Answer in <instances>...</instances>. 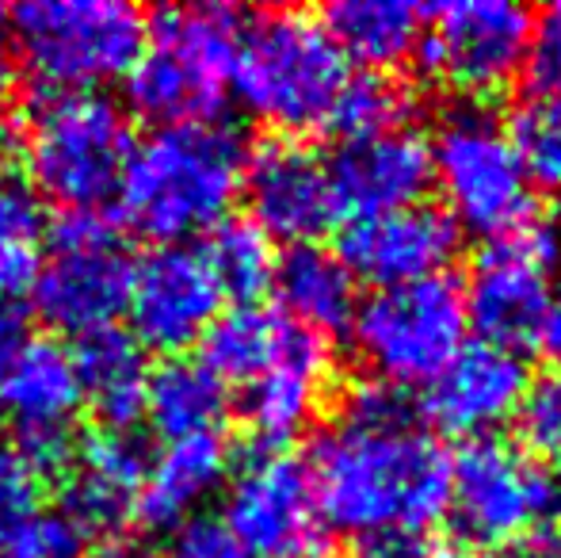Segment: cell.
<instances>
[{"mask_svg": "<svg viewBox=\"0 0 561 558\" xmlns=\"http://www.w3.org/2000/svg\"><path fill=\"white\" fill-rule=\"evenodd\" d=\"M432 558H489V555L473 551V547H466V544H444V547H436V551H432Z\"/></svg>", "mask_w": 561, "mask_h": 558, "instance_id": "45", "label": "cell"}, {"mask_svg": "<svg viewBox=\"0 0 561 558\" xmlns=\"http://www.w3.org/2000/svg\"><path fill=\"white\" fill-rule=\"evenodd\" d=\"M46 230V203L23 172L0 169V253L4 249H38Z\"/></svg>", "mask_w": 561, "mask_h": 558, "instance_id": "33", "label": "cell"}, {"mask_svg": "<svg viewBox=\"0 0 561 558\" xmlns=\"http://www.w3.org/2000/svg\"><path fill=\"white\" fill-rule=\"evenodd\" d=\"M69 352L81 375L84 402L96 410L100 429L134 432V424L146 418V349L126 329L107 326L77 337Z\"/></svg>", "mask_w": 561, "mask_h": 558, "instance_id": "25", "label": "cell"}, {"mask_svg": "<svg viewBox=\"0 0 561 558\" xmlns=\"http://www.w3.org/2000/svg\"><path fill=\"white\" fill-rule=\"evenodd\" d=\"M226 96L222 77L157 43H146L138 66L126 73V104L153 127L218 123V115L226 112Z\"/></svg>", "mask_w": 561, "mask_h": 558, "instance_id": "22", "label": "cell"}, {"mask_svg": "<svg viewBox=\"0 0 561 558\" xmlns=\"http://www.w3.org/2000/svg\"><path fill=\"white\" fill-rule=\"evenodd\" d=\"M504 551H508V558H561V528L542 524V528L527 532L524 539H516Z\"/></svg>", "mask_w": 561, "mask_h": 558, "instance_id": "42", "label": "cell"}, {"mask_svg": "<svg viewBox=\"0 0 561 558\" xmlns=\"http://www.w3.org/2000/svg\"><path fill=\"white\" fill-rule=\"evenodd\" d=\"M504 130L531 187H561V96H527Z\"/></svg>", "mask_w": 561, "mask_h": 558, "instance_id": "31", "label": "cell"}, {"mask_svg": "<svg viewBox=\"0 0 561 558\" xmlns=\"http://www.w3.org/2000/svg\"><path fill=\"white\" fill-rule=\"evenodd\" d=\"M333 379V344L329 337L287 321L275 360L264 375L244 387L241 418L249 424L252 447H283L302 436L321 413Z\"/></svg>", "mask_w": 561, "mask_h": 558, "instance_id": "17", "label": "cell"}, {"mask_svg": "<svg viewBox=\"0 0 561 558\" xmlns=\"http://www.w3.org/2000/svg\"><path fill=\"white\" fill-rule=\"evenodd\" d=\"M84 406L73 352L54 337H31L0 379V421L8 436L69 432Z\"/></svg>", "mask_w": 561, "mask_h": 558, "instance_id": "21", "label": "cell"}, {"mask_svg": "<svg viewBox=\"0 0 561 558\" xmlns=\"http://www.w3.org/2000/svg\"><path fill=\"white\" fill-rule=\"evenodd\" d=\"M169 558H252L222 524V516L195 513L172 532Z\"/></svg>", "mask_w": 561, "mask_h": 558, "instance_id": "37", "label": "cell"}, {"mask_svg": "<svg viewBox=\"0 0 561 558\" xmlns=\"http://www.w3.org/2000/svg\"><path fill=\"white\" fill-rule=\"evenodd\" d=\"M283 318L279 310H267V306H229L215 318V326L203 333V364L210 367L215 379H222L226 387H249L256 375L267 372V364L275 360L283 341Z\"/></svg>", "mask_w": 561, "mask_h": 558, "instance_id": "27", "label": "cell"}, {"mask_svg": "<svg viewBox=\"0 0 561 558\" xmlns=\"http://www.w3.org/2000/svg\"><path fill=\"white\" fill-rule=\"evenodd\" d=\"M38 493H43V482L31 475L8 432L0 429V539L31 513H38Z\"/></svg>", "mask_w": 561, "mask_h": 558, "instance_id": "36", "label": "cell"}, {"mask_svg": "<svg viewBox=\"0 0 561 558\" xmlns=\"http://www.w3.org/2000/svg\"><path fill=\"white\" fill-rule=\"evenodd\" d=\"M229 410V387L210 375L203 360L192 356H164L149 367L146 379V421L157 436L184 440L199 432H218Z\"/></svg>", "mask_w": 561, "mask_h": 558, "instance_id": "26", "label": "cell"}, {"mask_svg": "<svg viewBox=\"0 0 561 558\" xmlns=\"http://www.w3.org/2000/svg\"><path fill=\"white\" fill-rule=\"evenodd\" d=\"M249 15L233 4H192V8H161L149 23V43L192 58L207 73L229 84L237 61V46L244 35Z\"/></svg>", "mask_w": 561, "mask_h": 558, "instance_id": "29", "label": "cell"}, {"mask_svg": "<svg viewBox=\"0 0 561 558\" xmlns=\"http://www.w3.org/2000/svg\"><path fill=\"white\" fill-rule=\"evenodd\" d=\"M149 447L134 432L96 429L81 440L69 475L61 478V509L58 513L89 536H115L123 524L134 521V501L146 482Z\"/></svg>", "mask_w": 561, "mask_h": 558, "instance_id": "19", "label": "cell"}, {"mask_svg": "<svg viewBox=\"0 0 561 558\" xmlns=\"http://www.w3.org/2000/svg\"><path fill=\"white\" fill-rule=\"evenodd\" d=\"M134 261L123 246L96 249H50L31 283L35 314L66 337H84L107 329L126 314Z\"/></svg>", "mask_w": 561, "mask_h": 558, "instance_id": "18", "label": "cell"}, {"mask_svg": "<svg viewBox=\"0 0 561 558\" xmlns=\"http://www.w3.org/2000/svg\"><path fill=\"white\" fill-rule=\"evenodd\" d=\"M8 20L20 66L50 92L126 81L149 43V20L123 0H27Z\"/></svg>", "mask_w": 561, "mask_h": 558, "instance_id": "5", "label": "cell"}, {"mask_svg": "<svg viewBox=\"0 0 561 558\" xmlns=\"http://www.w3.org/2000/svg\"><path fill=\"white\" fill-rule=\"evenodd\" d=\"M134 123L107 92H46L23 138L27 184L61 210H100L118 195Z\"/></svg>", "mask_w": 561, "mask_h": 558, "instance_id": "4", "label": "cell"}, {"mask_svg": "<svg viewBox=\"0 0 561 558\" xmlns=\"http://www.w3.org/2000/svg\"><path fill=\"white\" fill-rule=\"evenodd\" d=\"M561 261V226L539 215L519 230L485 241L462 283L466 326L473 341L524 356L539 341L542 314H547L550 291Z\"/></svg>", "mask_w": 561, "mask_h": 558, "instance_id": "9", "label": "cell"}, {"mask_svg": "<svg viewBox=\"0 0 561 558\" xmlns=\"http://www.w3.org/2000/svg\"><path fill=\"white\" fill-rule=\"evenodd\" d=\"M554 482H558V513H561V470H558V478H554Z\"/></svg>", "mask_w": 561, "mask_h": 558, "instance_id": "47", "label": "cell"}, {"mask_svg": "<svg viewBox=\"0 0 561 558\" xmlns=\"http://www.w3.org/2000/svg\"><path fill=\"white\" fill-rule=\"evenodd\" d=\"M20 92V58H15L12 43L0 38V112L15 100Z\"/></svg>", "mask_w": 561, "mask_h": 558, "instance_id": "43", "label": "cell"}, {"mask_svg": "<svg viewBox=\"0 0 561 558\" xmlns=\"http://www.w3.org/2000/svg\"><path fill=\"white\" fill-rule=\"evenodd\" d=\"M27 341L31 337H27V326H23L20 314L0 306V379L8 375V367L15 364V356H20Z\"/></svg>", "mask_w": 561, "mask_h": 558, "instance_id": "41", "label": "cell"}, {"mask_svg": "<svg viewBox=\"0 0 561 558\" xmlns=\"http://www.w3.org/2000/svg\"><path fill=\"white\" fill-rule=\"evenodd\" d=\"M535 349L550 360V364L561 372V283L550 291V303H547V314H542V326H539V341Z\"/></svg>", "mask_w": 561, "mask_h": 558, "instance_id": "40", "label": "cell"}, {"mask_svg": "<svg viewBox=\"0 0 561 558\" xmlns=\"http://www.w3.org/2000/svg\"><path fill=\"white\" fill-rule=\"evenodd\" d=\"M222 524L252 558H336L310 467L287 447H252L229 470Z\"/></svg>", "mask_w": 561, "mask_h": 558, "instance_id": "10", "label": "cell"}, {"mask_svg": "<svg viewBox=\"0 0 561 558\" xmlns=\"http://www.w3.org/2000/svg\"><path fill=\"white\" fill-rule=\"evenodd\" d=\"M226 298L195 246H153L134 261L130 276V337L141 349L164 356H184V349L203 341Z\"/></svg>", "mask_w": 561, "mask_h": 558, "instance_id": "12", "label": "cell"}, {"mask_svg": "<svg viewBox=\"0 0 561 558\" xmlns=\"http://www.w3.org/2000/svg\"><path fill=\"white\" fill-rule=\"evenodd\" d=\"M0 20H8V8L4 4H0Z\"/></svg>", "mask_w": 561, "mask_h": 558, "instance_id": "48", "label": "cell"}, {"mask_svg": "<svg viewBox=\"0 0 561 558\" xmlns=\"http://www.w3.org/2000/svg\"><path fill=\"white\" fill-rule=\"evenodd\" d=\"M416 112V96L386 73H352L340 89L325 130H333L340 141L375 138L386 130L409 127Z\"/></svg>", "mask_w": 561, "mask_h": 558, "instance_id": "30", "label": "cell"}, {"mask_svg": "<svg viewBox=\"0 0 561 558\" xmlns=\"http://www.w3.org/2000/svg\"><path fill=\"white\" fill-rule=\"evenodd\" d=\"M458 249H462V230L455 218L444 207L416 203L390 215L344 223L336 257L355 283L363 280L375 291H386L450 272Z\"/></svg>", "mask_w": 561, "mask_h": 558, "instance_id": "14", "label": "cell"}, {"mask_svg": "<svg viewBox=\"0 0 561 558\" xmlns=\"http://www.w3.org/2000/svg\"><path fill=\"white\" fill-rule=\"evenodd\" d=\"M0 558H4V547H0Z\"/></svg>", "mask_w": 561, "mask_h": 558, "instance_id": "49", "label": "cell"}, {"mask_svg": "<svg viewBox=\"0 0 561 558\" xmlns=\"http://www.w3.org/2000/svg\"><path fill=\"white\" fill-rule=\"evenodd\" d=\"M84 558H157V555H149V551H141V547H130V544H100L92 555H84Z\"/></svg>", "mask_w": 561, "mask_h": 558, "instance_id": "44", "label": "cell"}, {"mask_svg": "<svg viewBox=\"0 0 561 558\" xmlns=\"http://www.w3.org/2000/svg\"><path fill=\"white\" fill-rule=\"evenodd\" d=\"M229 470H233V452L222 432L169 440L149 459L146 482L134 501V524L146 532H176L226 482Z\"/></svg>", "mask_w": 561, "mask_h": 558, "instance_id": "20", "label": "cell"}, {"mask_svg": "<svg viewBox=\"0 0 561 558\" xmlns=\"http://www.w3.org/2000/svg\"><path fill=\"white\" fill-rule=\"evenodd\" d=\"M352 69L310 12H260L244 20L229 89L233 100L279 138L325 130Z\"/></svg>", "mask_w": 561, "mask_h": 558, "instance_id": "3", "label": "cell"}, {"mask_svg": "<svg viewBox=\"0 0 561 558\" xmlns=\"http://www.w3.org/2000/svg\"><path fill=\"white\" fill-rule=\"evenodd\" d=\"M558 513V482L539 459L504 436L466 440L450 455V509L473 551H496L542 528Z\"/></svg>", "mask_w": 561, "mask_h": 558, "instance_id": "8", "label": "cell"}, {"mask_svg": "<svg viewBox=\"0 0 561 558\" xmlns=\"http://www.w3.org/2000/svg\"><path fill=\"white\" fill-rule=\"evenodd\" d=\"M249 141L229 123L153 127L134 141L118 184V218L157 246H184L233 210Z\"/></svg>", "mask_w": 561, "mask_h": 558, "instance_id": "2", "label": "cell"}, {"mask_svg": "<svg viewBox=\"0 0 561 558\" xmlns=\"http://www.w3.org/2000/svg\"><path fill=\"white\" fill-rule=\"evenodd\" d=\"M519 440L527 455H561V372L550 367L539 379L527 383V395L519 402L516 418Z\"/></svg>", "mask_w": 561, "mask_h": 558, "instance_id": "32", "label": "cell"}, {"mask_svg": "<svg viewBox=\"0 0 561 558\" xmlns=\"http://www.w3.org/2000/svg\"><path fill=\"white\" fill-rule=\"evenodd\" d=\"M527 383L531 372L524 356L485 341H466L458 356L424 387L416 410L436 436H458L466 444L478 436H496L501 424L516 418Z\"/></svg>", "mask_w": 561, "mask_h": 558, "instance_id": "15", "label": "cell"}, {"mask_svg": "<svg viewBox=\"0 0 561 558\" xmlns=\"http://www.w3.org/2000/svg\"><path fill=\"white\" fill-rule=\"evenodd\" d=\"M199 253L222 298H233L237 306L260 303L272 291L279 253H275V241L249 215H226L222 223L210 226Z\"/></svg>", "mask_w": 561, "mask_h": 558, "instance_id": "28", "label": "cell"}, {"mask_svg": "<svg viewBox=\"0 0 561 558\" xmlns=\"http://www.w3.org/2000/svg\"><path fill=\"white\" fill-rule=\"evenodd\" d=\"M0 547L4 558H84V536L61 513H31Z\"/></svg>", "mask_w": 561, "mask_h": 558, "instance_id": "34", "label": "cell"}, {"mask_svg": "<svg viewBox=\"0 0 561 558\" xmlns=\"http://www.w3.org/2000/svg\"><path fill=\"white\" fill-rule=\"evenodd\" d=\"M50 249H96V246H123L118 223L104 210H61L50 226Z\"/></svg>", "mask_w": 561, "mask_h": 558, "instance_id": "38", "label": "cell"}, {"mask_svg": "<svg viewBox=\"0 0 561 558\" xmlns=\"http://www.w3.org/2000/svg\"><path fill=\"white\" fill-rule=\"evenodd\" d=\"M535 12L516 0H447L424 8L413 66L421 77L458 89L466 100L504 92L524 69Z\"/></svg>", "mask_w": 561, "mask_h": 558, "instance_id": "11", "label": "cell"}, {"mask_svg": "<svg viewBox=\"0 0 561 558\" xmlns=\"http://www.w3.org/2000/svg\"><path fill=\"white\" fill-rule=\"evenodd\" d=\"M325 164L340 223L416 207L436 184L432 141L416 127L340 141Z\"/></svg>", "mask_w": 561, "mask_h": 558, "instance_id": "16", "label": "cell"}, {"mask_svg": "<svg viewBox=\"0 0 561 558\" xmlns=\"http://www.w3.org/2000/svg\"><path fill=\"white\" fill-rule=\"evenodd\" d=\"M347 69L390 73L405 66L424 35V8L409 0H336L318 15Z\"/></svg>", "mask_w": 561, "mask_h": 558, "instance_id": "24", "label": "cell"}, {"mask_svg": "<svg viewBox=\"0 0 561 558\" xmlns=\"http://www.w3.org/2000/svg\"><path fill=\"white\" fill-rule=\"evenodd\" d=\"M241 192L249 218L283 246H318L340 226L329 164L298 138H264L249 149Z\"/></svg>", "mask_w": 561, "mask_h": 558, "instance_id": "13", "label": "cell"}, {"mask_svg": "<svg viewBox=\"0 0 561 558\" xmlns=\"http://www.w3.org/2000/svg\"><path fill=\"white\" fill-rule=\"evenodd\" d=\"M527 96H561V0L547 4L531 20L524 69Z\"/></svg>", "mask_w": 561, "mask_h": 558, "instance_id": "35", "label": "cell"}, {"mask_svg": "<svg viewBox=\"0 0 561 558\" xmlns=\"http://www.w3.org/2000/svg\"><path fill=\"white\" fill-rule=\"evenodd\" d=\"M15 149V135H12V127H8L4 119H0V169H4V157Z\"/></svg>", "mask_w": 561, "mask_h": 558, "instance_id": "46", "label": "cell"}, {"mask_svg": "<svg viewBox=\"0 0 561 558\" xmlns=\"http://www.w3.org/2000/svg\"><path fill=\"white\" fill-rule=\"evenodd\" d=\"M432 551H436V544L424 532L386 528L355 539L352 558H432Z\"/></svg>", "mask_w": 561, "mask_h": 558, "instance_id": "39", "label": "cell"}, {"mask_svg": "<svg viewBox=\"0 0 561 558\" xmlns=\"http://www.w3.org/2000/svg\"><path fill=\"white\" fill-rule=\"evenodd\" d=\"M272 295L279 314L321 337L347 333L359 306V283L329 246H287L275 257Z\"/></svg>", "mask_w": 561, "mask_h": 558, "instance_id": "23", "label": "cell"}, {"mask_svg": "<svg viewBox=\"0 0 561 558\" xmlns=\"http://www.w3.org/2000/svg\"><path fill=\"white\" fill-rule=\"evenodd\" d=\"M428 141L432 172L447 195L444 210L462 234L496 241L539 215V195L489 100L458 96L439 115L436 138Z\"/></svg>", "mask_w": 561, "mask_h": 558, "instance_id": "6", "label": "cell"}, {"mask_svg": "<svg viewBox=\"0 0 561 558\" xmlns=\"http://www.w3.org/2000/svg\"><path fill=\"white\" fill-rule=\"evenodd\" d=\"M306 467L333 532H428L450 509V452L421 410L340 413L310 440Z\"/></svg>", "mask_w": 561, "mask_h": 558, "instance_id": "1", "label": "cell"}, {"mask_svg": "<svg viewBox=\"0 0 561 558\" xmlns=\"http://www.w3.org/2000/svg\"><path fill=\"white\" fill-rule=\"evenodd\" d=\"M352 344L378 383L398 390L428 387L470 341L462 280L439 276L375 291L355 306Z\"/></svg>", "mask_w": 561, "mask_h": 558, "instance_id": "7", "label": "cell"}]
</instances>
